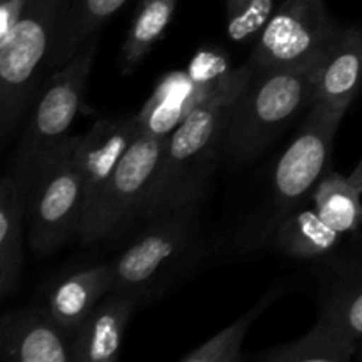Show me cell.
<instances>
[{
	"instance_id": "6da1fadb",
	"label": "cell",
	"mask_w": 362,
	"mask_h": 362,
	"mask_svg": "<svg viewBox=\"0 0 362 362\" xmlns=\"http://www.w3.org/2000/svg\"><path fill=\"white\" fill-rule=\"evenodd\" d=\"M255 71L253 64L237 69L233 80L219 94L194 110L166 138L156 180L141 211V221L200 202L219 151L225 148L230 113Z\"/></svg>"
},
{
	"instance_id": "7a4b0ae2",
	"label": "cell",
	"mask_w": 362,
	"mask_h": 362,
	"mask_svg": "<svg viewBox=\"0 0 362 362\" xmlns=\"http://www.w3.org/2000/svg\"><path fill=\"white\" fill-rule=\"evenodd\" d=\"M318 62L299 69H257L230 113L225 152L237 163L260 156L315 103Z\"/></svg>"
},
{
	"instance_id": "3957f363",
	"label": "cell",
	"mask_w": 362,
	"mask_h": 362,
	"mask_svg": "<svg viewBox=\"0 0 362 362\" xmlns=\"http://www.w3.org/2000/svg\"><path fill=\"white\" fill-rule=\"evenodd\" d=\"M69 0H28L0 39V136L9 138L49 76V59Z\"/></svg>"
},
{
	"instance_id": "277c9868",
	"label": "cell",
	"mask_w": 362,
	"mask_h": 362,
	"mask_svg": "<svg viewBox=\"0 0 362 362\" xmlns=\"http://www.w3.org/2000/svg\"><path fill=\"white\" fill-rule=\"evenodd\" d=\"M98 49L99 39H90L66 66L46 78L37 98L32 103L13 166V177L27 200L42 163L71 138L69 129L83 105L88 74Z\"/></svg>"
},
{
	"instance_id": "5b68a950",
	"label": "cell",
	"mask_w": 362,
	"mask_h": 362,
	"mask_svg": "<svg viewBox=\"0 0 362 362\" xmlns=\"http://www.w3.org/2000/svg\"><path fill=\"white\" fill-rule=\"evenodd\" d=\"M165 145L166 138L151 136L140 129L98 200L85 211L78 232L81 243L92 244L117 237L134 219H141Z\"/></svg>"
},
{
	"instance_id": "8992f818",
	"label": "cell",
	"mask_w": 362,
	"mask_h": 362,
	"mask_svg": "<svg viewBox=\"0 0 362 362\" xmlns=\"http://www.w3.org/2000/svg\"><path fill=\"white\" fill-rule=\"evenodd\" d=\"M78 136H71L46 158L28 197L30 246L49 255L80 232L85 191L74 161Z\"/></svg>"
},
{
	"instance_id": "52a82bcc",
	"label": "cell",
	"mask_w": 362,
	"mask_h": 362,
	"mask_svg": "<svg viewBox=\"0 0 362 362\" xmlns=\"http://www.w3.org/2000/svg\"><path fill=\"white\" fill-rule=\"evenodd\" d=\"M198 207L200 202H191L148 219L147 228L115 262L113 290L141 299L170 274L193 244L198 232Z\"/></svg>"
},
{
	"instance_id": "ba28073f",
	"label": "cell",
	"mask_w": 362,
	"mask_h": 362,
	"mask_svg": "<svg viewBox=\"0 0 362 362\" xmlns=\"http://www.w3.org/2000/svg\"><path fill=\"white\" fill-rule=\"evenodd\" d=\"M339 30L324 0H285L257 41V69H299L320 62Z\"/></svg>"
},
{
	"instance_id": "9c48e42d",
	"label": "cell",
	"mask_w": 362,
	"mask_h": 362,
	"mask_svg": "<svg viewBox=\"0 0 362 362\" xmlns=\"http://www.w3.org/2000/svg\"><path fill=\"white\" fill-rule=\"evenodd\" d=\"M345 112L313 103L299 133L272 172V198L279 218L300 207L327 173L338 127Z\"/></svg>"
},
{
	"instance_id": "30bf717a",
	"label": "cell",
	"mask_w": 362,
	"mask_h": 362,
	"mask_svg": "<svg viewBox=\"0 0 362 362\" xmlns=\"http://www.w3.org/2000/svg\"><path fill=\"white\" fill-rule=\"evenodd\" d=\"M138 133L140 124L136 115H133L124 119H101L87 134L78 136L74 161L85 191L83 214L98 200Z\"/></svg>"
},
{
	"instance_id": "8fae6325",
	"label": "cell",
	"mask_w": 362,
	"mask_h": 362,
	"mask_svg": "<svg viewBox=\"0 0 362 362\" xmlns=\"http://www.w3.org/2000/svg\"><path fill=\"white\" fill-rule=\"evenodd\" d=\"M73 336L64 331L48 310L11 311L0 322V357L16 362H69Z\"/></svg>"
},
{
	"instance_id": "7c38bea8",
	"label": "cell",
	"mask_w": 362,
	"mask_h": 362,
	"mask_svg": "<svg viewBox=\"0 0 362 362\" xmlns=\"http://www.w3.org/2000/svg\"><path fill=\"white\" fill-rule=\"evenodd\" d=\"M362 87V28H339L318 62L315 103L346 112Z\"/></svg>"
},
{
	"instance_id": "4fadbf2b",
	"label": "cell",
	"mask_w": 362,
	"mask_h": 362,
	"mask_svg": "<svg viewBox=\"0 0 362 362\" xmlns=\"http://www.w3.org/2000/svg\"><path fill=\"white\" fill-rule=\"evenodd\" d=\"M138 297L110 292L73 334L71 362H113L119 359L124 334Z\"/></svg>"
},
{
	"instance_id": "5bb4252c",
	"label": "cell",
	"mask_w": 362,
	"mask_h": 362,
	"mask_svg": "<svg viewBox=\"0 0 362 362\" xmlns=\"http://www.w3.org/2000/svg\"><path fill=\"white\" fill-rule=\"evenodd\" d=\"M226 85L221 88L202 87L191 80L187 71L165 74L158 81L144 108L136 113L140 129L151 136L168 138L194 110L219 94Z\"/></svg>"
},
{
	"instance_id": "9a60e30c",
	"label": "cell",
	"mask_w": 362,
	"mask_h": 362,
	"mask_svg": "<svg viewBox=\"0 0 362 362\" xmlns=\"http://www.w3.org/2000/svg\"><path fill=\"white\" fill-rule=\"evenodd\" d=\"M115 288V264H101L60 278L48 296V313L71 336Z\"/></svg>"
},
{
	"instance_id": "2e32d148",
	"label": "cell",
	"mask_w": 362,
	"mask_h": 362,
	"mask_svg": "<svg viewBox=\"0 0 362 362\" xmlns=\"http://www.w3.org/2000/svg\"><path fill=\"white\" fill-rule=\"evenodd\" d=\"M28 200L13 175L0 186V296L14 292L23 267V216Z\"/></svg>"
},
{
	"instance_id": "e0dca14e",
	"label": "cell",
	"mask_w": 362,
	"mask_h": 362,
	"mask_svg": "<svg viewBox=\"0 0 362 362\" xmlns=\"http://www.w3.org/2000/svg\"><path fill=\"white\" fill-rule=\"evenodd\" d=\"M356 354V338L327 315H322L303 338L274 346L251 359L265 362H346Z\"/></svg>"
},
{
	"instance_id": "ac0fdd59",
	"label": "cell",
	"mask_w": 362,
	"mask_h": 362,
	"mask_svg": "<svg viewBox=\"0 0 362 362\" xmlns=\"http://www.w3.org/2000/svg\"><path fill=\"white\" fill-rule=\"evenodd\" d=\"M127 0H69L60 21L49 74L66 66Z\"/></svg>"
},
{
	"instance_id": "d6986e66",
	"label": "cell",
	"mask_w": 362,
	"mask_h": 362,
	"mask_svg": "<svg viewBox=\"0 0 362 362\" xmlns=\"http://www.w3.org/2000/svg\"><path fill=\"white\" fill-rule=\"evenodd\" d=\"M338 230L329 226L317 209L297 207L274 226V246L293 258H318L332 253L341 243Z\"/></svg>"
},
{
	"instance_id": "ffe728a7",
	"label": "cell",
	"mask_w": 362,
	"mask_h": 362,
	"mask_svg": "<svg viewBox=\"0 0 362 362\" xmlns=\"http://www.w3.org/2000/svg\"><path fill=\"white\" fill-rule=\"evenodd\" d=\"M311 198L320 218L339 233H352L362 225L361 193L349 177L325 173L311 193Z\"/></svg>"
},
{
	"instance_id": "44dd1931",
	"label": "cell",
	"mask_w": 362,
	"mask_h": 362,
	"mask_svg": "<svg viewBox=\"0 0 362 362\" xmlns=\"http://www.w3.org/2000/svg\"><path fill=\"white\" fill-rule=\"evenodd\" d=\"M179 0H144L134 16L120 53L124 73H131L161 39L172 21Z\"/></svg>"
},
{
	"instance_id": "7402d4cb",
	"label": "cell",
	"mask_w": 362,
	"mask_h": 362,
	"mask_svg": "<svg viewBox=\"0 0 362 362\" xmlns=\"http://www.w3.org/2000/svg\"><path fill=\"white\" fill-rule=\"evenodd\" d=\"M278 296L279 292H276V290L265 293L255 306H251L233 324H230L228 327L219 331L211 339L191 350L189 354H186L182 357V362H235L243 359V343L250 332L251 325L274 303Z\"/></svg>"
},
{
	"instance_id": "603a6c76",
	"label": "cell",
	"mask_w": 362,
	"mask_h": 362,
	"mask_svg": "<svg viewBox=\"0 0 362 362\" xmlns=\"http://www.w3.org/2000/svg\"><path fill=\"white\" fill-rule=\"evenodd\" d=\"M274 11V0H226L230 39L233 42L258 41Z\"/></svg>"
},
{
	"instance_id": "cb8c5ba5",
	"label": "cell",
	"mask_w": 362,
	"mask_h": 362,
	"mask_svg": "<svg viewBox=\"0 0 362 362\" xmlns=\"http://www.w3.org/2000/svg\"><path fill=\"white\" fill-rule=\"evenodd\" d=\"M322 315L332 318L356 339L362 338V278L332 293Z\"/></svg>"
},
{
	"instance_id": "d4e9b609",
	"label": "cell",
	"mask_w": 362,
	"mask_h": 362,
	"mask_svg": "<svg viewBox=\"0 0 362 362\" xmlns=\"http://www.w3.org/2000/svg\"><path fill=\"white\" fill-rule=\"evenodd\" d=\"M187 74L194 83L207 88H221L233 78L237 69H232L230 59L219 48H202L191 59Z\"/></svg>"
},
{
	"instance_id": "484cf974",
	"label": "cell",
	"mask_w": 362,
	"mask_h": 362,
	"mask_svg": "<svg viewBox=\"0 0 362 362\" xmlns=\"http://www.w3.org/2000/svg\"><path fill=\"white\" fill-rule=\"evenodd\" d=\"M28 0H2L0 4V39L9 35L14 25L20 21Z\"/></svg>"
},
{
	"instance_id": "4316f807",
	"label": "cell",
	"mask_w": 362,
	"mask_h": 362,
	"mask_svg": "<svg viewBox=\"0 0 362 362\" xmlns=\"http://www.w3.org/2000/svg\"><path fill=\"white\" fill-rule=\"evenodd\" d=\"M349 180L354 184L357 191L362 194V159L359 161V165L352 170V173L349 175Z\"/></svg>"
},
{
	"instance_id": "83f0119b",
	"label": "cell",
	"mask_w": 362,
	"mask_h": 362,
	"mask_svg": "<svg viewBox=\"0 0 362 362\" xmlns=\"http://www.w3.org/2000/svg\"><path fill=\"white\" fill-rule=\"evenodd\" d=\"M359 359H361V361H362V352H361V354H359Z\"/></svg>"
}]
</instances>
